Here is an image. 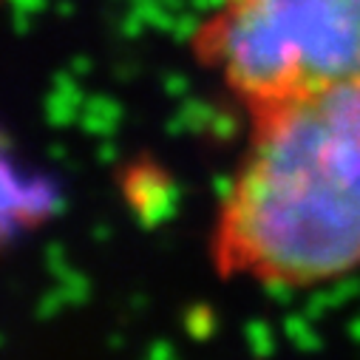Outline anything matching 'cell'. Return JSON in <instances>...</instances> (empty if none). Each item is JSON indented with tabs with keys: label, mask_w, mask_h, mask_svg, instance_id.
Listing matches in <instances>:
<instances>
[{
	"label": "cell",
	"mask_w": 360,
	"mask_h": 360,
	"mask_svg": "<svg viewBox=\"0 0 360 360\" xmlns=\"http://www.w3.org/2000/svg\"><path fill=\"white\" fill-rule=\"evenodd\" d=\"M199 46L250 111L360 82V0H224Z\"/></svg>",
	"instance_id": "2"
},
{
	"label": "cell",
	"mask_w": 360,
	"mask_h": 360,
	"mask_svg": "<svg viewBox=\"0 0 360 360\" xmlns=\"http://www.w3.org/2000/svg\"><path fill=\"white\" fill-rule=\"evenodd\" d=\"M213 258L266 287H315L360 266V82L252 108Z\"/></svg>",
	"instance_id": "1"
}]
</instances>
